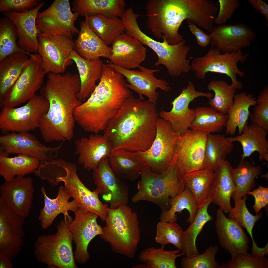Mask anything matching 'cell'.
Listing matches in <instances>:
<instances>
[{"mask_svg": "<svg viewBox=\"0 0 268 268\" xmlns=\"http://www.w3.org/2000/svg\"><path fill=\"white\" fill-rule=\"evenodd\" d=\"M140 177L138 191L133 197L132 201L134 203L141 201L152 202L158 205L162 212L167 211L170 208L169 197H175L186 188L183 175L174 158L168 168L160 174L153 171L144 163Z\"/></svg>", "mask_w": 268, "mask_h": 268, "instance_id": "obj_4", "label": "cell"}, {"mask_svg": "<svg viewBox=\"0 0 268 268\" xmlns=\"http://www.w3.org/2000/svg\"><path fill=\"white\" fill-rule=\"evenodd\" d=\"M100 81L89 98L74 109L75 122L85 131H104L126 99L132 95L124 77L107 65L102 67Z\"/></svg>", "mask_w": 268, "mask_h": 268, "instance_id": "obj_3", "label": "cell"}, {"mask_svg": "<svg viewBox=\"0 0 268 268\" xmlns=\"http://www.w3.org/2000/svg\"><path fill=\"white\" fill-rule=\"evenodd\" d=\"M77 38L74 41V50L83 59L94 60L103 57L109 59L111 48L106 45L91 29L87 21L81 22Z\"/></svg>", "mask_w": 268, "mask_h": 268, "instance_id": "obj_32", "label": "cell"}, {"mask_svg": "<svg viewBox=\"0 0 268 268\" xmlns=\"http://www.w3.org/2000/svg\"><path fill=\"white\" fill-rule=\"evenodd\" d=\"M234 148L233 143L228 141L224 135L207 134L203 168L214 169L220 162L226 160Z\"/></svg>", "mask_w": 268, "mask_h": 268, "instance_id": "obj_44", "label": "cell"}, {"mask_svg": "<svg viewBox=\"0 0 268 268\" xmlns=\"http://www.w3.org/2000/svg\"><path fill=\"white\" fill-rule=\"evenodd\" d=\"M78 16L77 13L71 12L69 0H55L37 15L36 26L41 32L38 36L59 35L72 39L79 32L75 25Z\"/></svg>", "mask_w": 268, "mask_h": 268, "instance_id": "obj_12", "label": "cell"}, {"mask_svg": "<svg viewBox=\"0 0 268 268\" xmlns=\"http://www.w3.org/2000/svg\"><path fill=\"white\" fill-rule=\"evenodd\" d=\"M254 9L264 15L268 25V5L262 0H248Z\"/></svg>", "mask_w": 268, "mask_h": 268, "instance_id": "obj_59", "label": "cell"}, {"mask_svg": "<svg viewBox=\"0 0 268 268\" xmlns=\"http://www.w3.org/2000/svg\"><path fill=\"white\" fill-rule=\"evenodd\" d=\"M250 115L252 123L262 127L268 131V87L262 89L258 95L256 104Z\"/></svg>", "mask_w": 268, "mask_h": 268, "instance_id": "obj_54", "label": "cell"}, {"mask_svg": "<svg viewBox=\"0 0 268 268\" xmlns=\"http://www.w3.org/2000/svg\"><path fill=\"white\" fill-rule=\"evenodd\" d=\"M258 188L247 193V195L253 196L255 199V204L252 207L257 214L261 209L268 205V188L258 185Z\"/></svg>", "mask_w": 268, "mask_h": 268, "instance_id": "obj_57", "label": "cell"}, {"mask_svg": "<svg viewBox=\"0 0 268 268\" xmlns=\"http://www.w3.org/2000/svg\"><path fill=\"white\" fill-rule=\"evenodd\" d=\"M63 159L53 160L40 162L37 168L34 172L41 179L47 181L53 187L59 184L57 179L65 176L66 174V169L63 165Z\"/></svg>", "mask_w": 268, "mask_h": 268, "instance_id": "obj_51", "label": "cell"}, {"mask_svg": "<svg viewBox=\"0 0 268 268\" xmlns=\"http://www.w3.org/2000/svg\"><path fill=\"white\" fill-rule=\"evenodd\" d=\"M72 10L79 16L98 14L112 18L122 17L127 5L123 0H74Z\"/></svg>", "mask_w": 268, "mask_h": 268, "instance_id": "obj_35", "label": "cell"}, {"mask_svg": "<svg viewBox=\"0 0 268 268\" xmlns=\"http://www.w3.org/2000/svg\"><path fill=\"white\" fill-rule=\"evenodd\" d=\"M108 159L112 171L122 179L133 181L140 177L144 163L135 152L123 149L112 150Z\"/></svg>", "mask_w": 268, "mask_h": 268, "instance_id": "obj_34", "label": "cell"}, {"mask_svg": "<svg viewBox=\"0 0 268 268\" xmlns=\"http://www.w3.org/2000/svg\"><path fill=\"white\" fill-rule=\"evenodd\" d=\"M74 212V219L66 224L76 245L73 253L75 262L85 264L90 257L89 245L96 236L102 234V228L98 223L99 216L96 214L80 208Z\"/></svg>", "mask_w": 268, "mask_h": 268, "instance_id": "obj_17", "label": "cell"}, {"mask_svg": "<svg viewBox=\"0 0 268 268\" xmlns=\"http://www.w3.org/2000/svg\"><path fill=\"white\" fill-rule=\"evenodd\" d=\"M232 176L236 187L231 198L233 200L245 196L255 186V178L262 173V168L241 159L235 168L231 169Z\"/></svg>", "mask_w": 268, "mask_h": 268, "instance_id": "obj_42", "label": "cell"}, {"mask_svg": "<svg viewBox=\"0 0 268 268\" xmlns=\"http://www.w3.org/2000/svg\"><path fill=\"white\" fill-rule=\"evenodd\" d=\"M146 23L158 39L165 38L168 43L175 44L182 40L179 33L172 0H148L146 4Z\"/></svg>", "mask_w": 268, "mask_h": 268, "instance_id": "obj_13", "label": "cell"}, {"mask_svg": "<svg viewBox=\"0 0 268 268\" xmlns=\"http://www.w3.org/2000/svg\"><path fill=\"white\" fill-rule=\"evenodd\" d=\"M38 52L42 60V66L46 74H62L72 65L69 59L74 50V41L61 35L38 36Z\"/></svg>", "mask_w": 268, "mask_h": 268, "instance_id": "obj_16", "label": "cell"}, {"mask_svg": "<svg viewBox=\"0 0 268 268\" xmlns=\"http://www.w3.org/2000/svg\"><path fill=\"white\" fill-rule=\"evenodd\" d=\"M108 215L99 235L109 243L115 253L134 258L141 239V231L136 213L127 205L116 208L109 207Z\"/></svg>", "mask_w": 268, "mask_h": 268, "instance_id": "obj_5", "label": "cell"}, {"mask_svg": "<svg viewBox=\"0 0 268 268\" xmlns=\"http://www.w3.org/2000/svg\"><path fill=\"white\" fill-rule=\"evenodd\" d=\"M29 55L28 62L20 76L5 94L0 103L2 108H12L31 99L41 88L46 74L42 66L41 58L38 53Z\"/></svg>", "mask_w": 268, "mask_h": 268, "instance_id": "obj_11", "label": "cell"}, {"mask_svg": "<svg viewBox=\"0 0 268 268\" xmlns=\"http://www.w3.org/2000/svg\"><path fill=\"white\" fill-rule=\"evenodd\" d=\"M18 39L17 29L12 22L6 16L1 18L0 62L12 53L24 51L18 46L16 42Z\"/></svg>", "mask_w": 268, "mask_h": 268, "instance_id": "obj_49", "label": "cell"}, {"mask_svg": "<svg viewBox=\"0 0 268 268\" xmlns=\"http://www.w3.org/2000/svg\"><path fill=\"white\" fill-rule=\"evenodd\" d=\"M207 135L191 129L181 134L174 158L183 175L203 168Z\"/></svg>", "mask_w": 268, "mask_h": 268, "instance_id": "obj_18", "label": "cell"}, {"mask_svg": "<svg viewBox=\"0 0 268 268\" xmlns=\"http://www.w3.org/2000/svg\"><path fill=\"white\" fill-rule=\"evenodd\" d=\"M40 162L37 158L25 155L12 157L0 155V175L5 182L12 181L17 177L34 173Z\"/></svg>", "mask_w": 268, "mask_h": 268, "instance_id": "obj_38", "label": "cell"}, {"mask_svg": "<svg viewBox=\"0 0 268 268\" xmlns=\"http://www.w3.org/2000/svg\"><path fill=\"white\" fill-rule=\"evenodd\" d=\"M45 4L41 1L34 8L22 12L11 11L3 13L16 27L18 37L17 45L25 52H38V35L41 32L36 27V20L39 11Z\"/></svg>", "mask_w": 268, "mask_h": 268, "instance_id": "obj_27", "label": "cell"}, {"mask_svg": "<svg viewBox=\"0 0 268 268\" xmlns=\"http://www.w3.org/2000/svg\"><path fill=\"white\" fill-rule=\"evenodd\" d=\"M165 246L158 248L154 247L143 250L138 256L139 261L147 265L149 268H176V259L184 254L178 249L167 251Z\"/></svg>", "mask_w": 268, "mask_h": 268, "instance_id": "obj_46", "label": "cell"}, {"mask_svg": "<svg viewBox=\"0 0 268 268\" xmlns=\"http://www.w3.org/2000/svg\"><path fill=\"white\" fill-rule=\"evenodd\" d=\"M110 62L127 69L138 67L145 59L146 49L138 40L124 33L112 43Z\"/></svg>", "mask_w": 268, "mask_h": 268, "instance_id": "obj_28", "label": "cell"}, {"mask_svg": "<svg viewBox=\"0 0 268 268\" xmlns=\"http://www.w3.org/2000/svg\"><path fill=\"white\" fill-rule=\"evenodd\" d=\"M181 135L173 130L169 122L159 118L156 136L150 147L144 151L135 152L152 171L162 173L173 161L176 144Z\"/></svg>", "mask_w": 268, "mask_h": 268, "instance_id": "obj_10", "label": "cell"}, {"mask_svg": "<svg viewBox=\"0 0 268 268\" xmlns=\"http://www.w3.org/2000/svg\"><path fill=\"white\" fill-rule=\"evenodd\" d=\"M110 63V66L126 78L127 87L136 92L141 100H144L143 96L145 95L148 101L156 105L159 97L157 89L166 92L171 89L167 81L154 76V73L159 71V69H149L140 66L139 70H131Z\"/></svg>", "mask_w": 268, "mask_h": 268, "instance_id": "obj_21", "label": "cell"}, {"mask_svg": "<svg viewBox=\"0 0 268 268\" xmlns=\"http://www.w3.org/2000/svg\"><path fill=\"white\" fill-rule=\"evenodd\" d=\"M232 168L226 160L221 161L215 167L209 196L212 202L226 213H228L232 207L231 199L236 190L231 173Z\"/></svg>", "mask_w": 268, "mask_h": 268, "instance_id": "obj_29", "label": "cell"}, {"mask_svg": "<svg viewBox=\"0 0 268 268\" xmlns=\"http://www.w3.org/2000/svg\"><path fill=\"white\" fill-rule=\"evenodd\" d=\"M125 33L153 51L158 57L155 66L157 67L160 65H164L170 76L178 77L191 70L190 63L193 58L191 57L187 59L190 48L186 45L184 39L175 44H169L165 37L163 38V42L157 41L142 32L136 20L132 21L128 25Z\"/></svg>", "mask_w": 268, "mask_h": 268, "instance_id": "obj_6", "label": "cell"}, {"mask_svg": "<svg viewBox=\"0 0 268 268\" xmlns=\"http://www.w3.org/2000/svg\"><path fill=\"white\" fill-rule=\"evenodd\" d=\"M41 190L43 196L44 206L40 210L38 219L42 228L45 229L50 226L56 217L61 213L63 214L66 223L72 222L73 220L69 215L68 211H71L74 212L79 207L75 200L68 201L71 197L64 186L59 187L57 196L54 199H51L47 196L44 187H41Z\"/></svg>", "mask_w": 268, "mask_h": 268, "instance_id": "obj_30", "label": "cell"}, {"mask_svg": "<svg viewBox=\"0 0 268 268\" xmlns=\"http://www.w3.org/2000/svg\"><path fill=\"white\" fill-rule=\"evenodd\" d=\"M207 88L214 93V97L209 99L208 102L211 107L221 113L227 114L233 104L236 90L227 82L221 80L211 81Z\"/></svg>", "mask_w": 268, "mask_h": 268, "instance_id": "obj_47", "label": "cell"}, {"mask_svg": "<svg viewBox=\"0 0 268 268\" xmlns=\"http://www.w3.org/2000/svg\"><path fill=\"white\" fill-rule=\"evenodd\" d=\"M257 103V100L252 94H247L245 92L236 94L233 104L227 113L228 118L226 126L227 134L234 135L237 128L239 135L242 134L250 116L249 108L254 106Z\"/></svg>", "mask_w": 268, "mask_h": 268, "instance_id": "obj_36", "label": "cell"}, {"mask_svg": "<svg viewBox=\"0 0 268 268\" xmlns=\"http://www.w3.org/2000/svg\"><path fill=\"white\" fill-rule=\"evenodd\" d=\"M268 260L265 256L249 254L240 255L219 265L218 268H268Z\"/></svg>", "mask_w": 268, "mask_h": 268, "instance_id": "obj_53", "label": "cell"}, {"mask_svg": "<svg viewBox=\"0 0 268 268\" xmlns=\"http://www.w3.org/2000/svg\"><path fill=\"white\" fill-rule=\"evenodd\" d=\"M169 203L170 208L167 211L162 212L160 216V221L176 222L177 219L176 213L186 209L189 214L187 222L190 224L193 222L199 208L192 194L188 188L186 187L179 195L173 198H170Z\"/></svg>", "mask_w": 268, "mask_h": 268, "instance_id": "obj_45", "label": "cell"}, {"mask_svg": "<svg viewBox=\"0 0 268 268\" xmlns=\"http://www.w3.org/2000/svg\"><path fill=\"white\" fill-rule=\"evenodd\" d=\"M47 74L40 93L48 100L49 107L40 118L38 128L46 143L70 140L74 136V111L82 103L77 97L81 87L79 75L69 72Z\"/></svg>", "mask_w": 268, "mask_h": 268, "instance_id": "obj_1", "label": "cell"}, {"mask_svg": "<svg viewBox=\"0 0 268 268\" xmlns=\"http://www.w3.org/2000/svg\"><path fill=\"white\" fill-rule=\"evenodd\" d=\"M215 223L220 245L230 254L231 258L248 253L249 239L241 226L227 217L220 208L217 211Z\"/></svg>", "mask_w": 268, "mask_h": 268, "instance_id": "obj_24", "label": "cell"}, {"mask_svg": "<svg viewBox=\"0 0 268 268\" xmlns=\"http://www.w3.org/2000/svg\"><path fill=\"white\" fill-rule=\"evenodd\" d=\"M214 175V170L210 168H202L183 175L185 187L191 191L199 208L209 198Z\"/></svg>", "mask_w": 268, "mask_h": 268, "instance_id": "obj_40", "label": "cell"}, {"mask_svg": "<svg viewBox=\"0 0 268 268\" xmlns=\"http://www.w3.org/2000/svg\"><path fill=\"white\" fill-rule=\"evenodd\" d=\"M54 234L39 237L34 244L37 261L48 268H77L73 252L71 234L62 220L57 225Z\"/></svg>", "mask_w": 268, "mask_h": 268, "instance_id": "obj_7", "label": "cell"}, {"mask_svg": "<svg viewBox=\"0 0 268 268\" xmlns=\"http://www.w3.org/2000/svg\"><path fill=\"white\" fill-rule=\"evenodd\" d=\"M209 198L198 209L193 222L188 228L183 231L181 237V251L186 257H190L200 254L196 246L198 236L202 231L205 224L213 220L212 217L208 212V208L212 203Z\"/></svg>", "mask_w": 268, "mask_h": 268, "instance_id": "obj_39", "label": "cell"}, {"mask_svg": "<svg viewBox=\"0 0 268 268\" xmlns=\"http://www.w3.org/2000/svg\"><path fill=\"white\" fill-rule=\"evenodd\" d=\"M182 227L175 222L160 221L156 226L155 240L162 246L171 243L181 251Z\"/></svg>", "mask_w": 268, "mask_h": 268, "instance_id": "obj_50", "label": "cell"}, {"mask_svg": "<svg viewBox=\"0 0 268 268\" xmlns=\"http://www.w3.org/2000/svg\"><path fill=\"white\" fill-rule=\"evenodd\" d=\"M268 131L257 124L252 123L248 125L247 122L242 134L234 137H226L229 142H239L242 145L243 153L241 159L249 157L255 152L259 154L260 161H268V141L266 137Z\"/></svg>", "mask_w": 268, "mask_h": 268, "instance_id": "obj_31", "label": "cell"}, {"mask_svg": "<svg viewBox=\"0 0 268 268\" xmlns=\"http://www.w3.org/2000/svg\"><path fill=\"white\" fill-rule=\"evenodd\" d=\"M201 96L209 99L213 96L210 92L197 91L193 83L189 81L179 95L171 102V109L169 111L161 110L159 115L170 123L174 131L181 134L188 129L195 118V109L189 108V103L195 98Z\"/></svg>", "mask_w": 268, "mask_h": 268, "instance_id": "obj_19", "label": "cell"}, {"mask_svg": "<svg viewBox=\"0 0 268 268\" xmlns=\"http://www.w3.org/2000/svg\"><path fill=\"white\" fill-rule=\"evenodd\" d=\"M69 59L75 63L79 72L81 87L77 98L80 101H85L94 90L97 81L101 77L103 61L100 58L94 60L84 59L74 50Z\"/></svg>", "mask_w": 268, "mask_h": 268, "instance_id": "obj_33", "label": "cell"}, {"mask_svg": "<svg viewBox=\"0 0 268 268\" xmlns=\"http://www.w3.org/2000/svg\"><path fill=\"white\" fill-rule=\"evenodd\" d=\"M158 115L156 105L132 95L110 121L103 134L112 142V150L145 151L155 138Z\"/></svg>", "mask_w": 268, "mask_h": 268, "instance_id": "obj_2", "label": "cell"}, {"mask_svg": "<svg viewBox=\"0 0 268 268\" xmlns=\"http://www.w3.org/2000/svg\"><path fill=\"white\" fill-rule=\"evenodd\" d=\"M219 248L217 245L211 246L201 254L182 259L181 267L182 268H218L219 265L215 259Z\"/></svg>", "mask_w": 268, "mask_h": 268, "instance_id": "obj_52", "label": "cell"}, {"mask_svg": "<svg viewBox=\"0 0 268 268\" xmlns=\"http://www.w3.org/2000/svg\"><path fill=\"white\" fill-rule=\"evenodd\" d=\"M94 183L103 199L116 208L129 201V189L126 182L117 176L112 170L108 158L102 159L97 168L93 170Z\"/></svg>", "mask_w": 268, "mask_h": 268, "instance_id": "obj_22", "label": "cell"}, {"mask_svg": "<svg viewBox=\"0 0 268 268\" xmlns=\"http://www.w3.org/2000/svg\"><path fill=\"white\" fill-rule=\"evenodd\" d=\"M195 110V118L189 127L190 129L208 134L221 131L226 127L227 114L221 113L211 107H199Z\"/></svg>", "mask_w": 268, "mask_h": 268, "instance_id": "obj_41", "label": "cell"}, {"mask_svg": "<svg viewBox=\"0 0 268 268\" xmlns=\"http://www.w3.org/2000/svg\"><path fill=\"white\" fill-rule=\"evenodd\" d=\"M251 248V254H252L265 256L266 254H268V243L265 247L263 248H260L257 246L256 247L252 246Z\"/></svg>", "mask_w": 268, "mask_h": 268, "instance_id": "obj_61", "label": "cell"}, {"mask_svg": "<svg viewBox=\"0 0 268 268\" xmlns=\"http://www.w3.org/2000/svg\"><path fill=\"white\" fill-rule=\"evenodd\" d=\"M248 199L246 195L241 198L234 200L235 206L229 212L228 218L234 220L245 228L250 235L252 242V245H257L252 235V230L255 223L262 218L263 213L260 212L254 215L251 213L246 206Z\"/></svg>", "mask_w": 268, "mask_h": 268, "instance_id": "obj_48", "label": "cell"}, {"mask_svg": "<svg viewBox=\"0 0 268 268\" xmlns=\"http://www.w3.org/2000/svg\"><path fill=\"white\" fill-rule=\"evenodd\" d=\"M49 103L41 95L35 94L19 108L3 107L0 113V130L2 134L29 132L38 128L41 116L48 112Z\"/></svg>", "mask_w": 268, "mask_h": 268, "instance_id": "obj_9", "label": "cell"}, {"mask_svg": "<svg viewBox=\"0 0 268 268\" xmlns=\"http://www.w3.org/2000/svg\"><path fill=\"white\" fill-rule=\"evenodd\" d=\"M85 17L90 28L107 46L125 31L121 18H109L100 14Z\"/></svg>", "mask_w": 268, "mask_h": 268, "instance_id": "obj_43", "label": "cell"}, {"mask_svg": "<svg viewBox=\"0 0 268 268\" xmlns=\"http://www.w3.org/2000/svg\"><path fill=\"white\" fill-rule=\"evenodd\" d=\"M29 59L26 52L20 51L11 54L0 62V103L20 76Z\"/></svg>", "mask_w": 268, "mask_h": 268, "instance_id": "obj_37", "label": "cell"}, {"mask_svg": "<svg viewBox=\"0 0 268 268\" xmlns=\"http://www.w3.org/2000/svg\"><path fill=\"white\" fill-rule=\"evenodd\" d=\"M248 55L241 51L222 53L210 45L208 52L204 56L194 59L191 65V70L197 78L201 79L205 78L208 72L226 75L231 79L232 86L236 90H240L242 85L237 80L236 75L243 77L245 74L239 69L237 64L246 61Z\"/></svg>", "mask_w": 268, "mask_h": 268, "instance_id": "obj_8", "label": "cell"}, {"mask_svg": "<svg viewBox=\"0 0 268 268\" xmlns=\"http://www.w3.org/2000/svg\"><path fill=\"white\" fill-rule=\"evenodd\" d=\"M25 218L13 213L0 197V252L11 261L22 249Z\"/></svg>", "mask_w": 268, "mask_h": 268, "instance_id": "obj_20", "label": "cell"}, {"mask_svg": "<svg viewBox=\"0 0 268 268\" xmlns=\"http://www.w3.org/2000/svg\"><path fill=\"white\" fill-rule=\"evenodd\" d=\"M63 163L66 174L57 178L58 182L64 183L65 189L77 201L79 208L96 214L102 221H105L109 207L107 204H103L100 200L99 190L97 188L92 191L86 187L77 175V167L75 164L64 160Z\"/></svg>", "mask_w": 268, "mask_h": 268, "instance_id": "obj_15", "label": "cell"}, {"mask_svg": "<svg viewBox=\"0 0 268 268\" xmlns=\"http://www.w3.org/2000/svg\"><path fill=\"white\" fill-rule=\"evenodd\" d=\"M219 10L214 23L224 24L232 17L234 11L239 7V0H218Z\"/></svg>", "mask_w": 268, "mask_h": 268, "instance_id": "obj_56", "label": "cell"}, {"mask_svg": "<svg viewBox=\"0 0 268 268\" xmlns=\"http://www.w3.org/2000/svg\"><path fill=\"white\" fill-rule=\"evenodd\" d=\"M133 268H149L148 266L146 264H139L136 265L133 267Z\"/></svg>", "mask_w": 268, "mask_h": 268, "instance_id": "obj_62", "label": "cell"}, {"mask_svg": "<svg viewBox=\"0 0 268 268\" xmlns=\"http://www.w3.org/2000/svg\"><path fill=\"white\" fill-rule=\"evenodd\" d=\"M74 144L78 163L89 171L97 169L101 160L108 158L113 149L108 137L98 134L77 139Z\"/></svg>", "mask_w": 268, "mask_h": 268, "instance_id": "obj_26", "label": "cell"}, {"mask_svg": "<svg viewBox=\"0 0 268 268\" xmlns=\"http://www.w3.org/2000/svg\"><path fill=\"white\" fill-rule=\"evenodd\" d=\"M41 1L39 0H0V12H22L34 8Z\"/></svg>", "mask_w": 268, "mask_h": 268, "instance_id": "obj_55", "label": "cell"}, {"mask_svg": "<svg viewBox=\"0 0 268 268\" xmlns=\"http://www.w3.org/2000/svg\"><path fill=\"white\" fill-rule=\"evenodd\" d=\"M62 143L54 147L47 146L29 132H12L0 136V155H23L37 158L40 162L46 161L56 159Z\"/></svg>", "mask_w": 268, "mask_h": 268, "instance_id": "obj_14", "label": "cell"}, {"mask_svg": "<svg viewBox=\"0 0 268 268\" xmlns=\"http://www.w3.org/2000/svg\"><path fill=\"white\" fill-rule=\"evenodd\" d=\"M189 29L196 38L198 44L202 47H205L210 44V38L209 35H207L198 28L196 25L188 23Z\"/></svg>", "mask_w": 268, "mask_h": 268, "instance_id": "obj_58", "label": "cell"}, {"mask_svg": "<svg viewBox=\"0 0 268 268\" xmlns=\"http://www.w3.org/2000/svg\"><path fill=\"white\" fill-rule=\"evenodd\" d=\"M210 45L222 53L241 50L249 46L255 38V34L244 23L222 24L213 28L209 34Z\"/></svg>", "mask_w": 268, "mask_h": 268, "instance_id": "obj_23", "label": "cell"}, {"mask_svg": "<svg viewBox=\"0 0 268 268\" xmlns=\"http://www.w3.org/2000/svg\"><path fill=\"white\" fill-rule=\"evenodd\" d=\"M11 261L3 253L0 252V268H12Z\"/></svg>", "mask_w": 268, "mask_h": 268, "instance_id": "obj_60", "label": "cell"}, {"mask_svg": "<svg viewBox=\"0 0 268 268\" xmlns=\"http://www.w3.org/2000/svg\"><path fill=\"white\" fill-rule=\"evenodd\" d=\"M34 192L33 180L30 177H17L0 187V196L10 209L25 219L32 208Z\"/></svg>", "mask_w": 268, "mask_h": 268, "instance_id": "obj_25", "label": "cell"}]
</instances>
